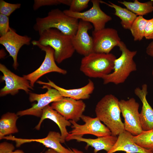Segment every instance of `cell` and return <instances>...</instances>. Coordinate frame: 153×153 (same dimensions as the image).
Instances as JSON below:
<instances>
[{
    "mask_svg": "<svg viewBox=\"0 0 153 153\" xmlns=\"http://www.w3.org/2000/svg\"><path fill=\"white\" fill-rule=\"evenodd\" d=\"M119 101L112 94L106 95L97 103L95 109L96 117L103 122L114 136L118 135L125 130L124 123L121 118Z\"/></svg>",
    "mask_w": 153,
    "mask_h": 153,
    "instance_id": "1",
    "label": "cell"
},
{
    "mask_svg": "<svg viewBox=\"0 0 153 153\" xmlns=\"http://www.w3.org/2000/svg\"><path fill=\"white\" fill-rule=\"evenodd\" d=\"M79 22L78 19L56 8L51 10L46 17L37 18L33 28L39 34L46 29L55 28L64 34L73 36L77 31Z\"/></svg>",
    "mask_w": 153,
    "mask_h": 153,
    "instance_id": "2",
    "label": "cell"
},
{
    "mask_svg": "<svg viewBox=\"0 0 153 153\" xmlns=\"http://www.w3.org/2000/svg\"><path fill=\"white\" fill-rule=\"evenodd\" d=\"M39 35L38 42L54 50L55 60L58 63L71 57L75 51L72 42V36L64 34L57 29H46Z\"/></svg>",
    "mask_w": 153,
    "mask_h": 153,
    "instance_id": "3",
    "label": "cell"
},
{
    "mask_svg": "<svg viewBox=\"0 0 153 153\" xmlns=\"http://www.w3.org/2000/svg\"><path fill=\"white\" fill-rule=\"evenodd\" d=\"M118 46L121 52V55L115 60L113 71L101 78L104 84L112 83L117 85L123 83L132 72L137 70V65L133 58L137 51L130 50L121 41Z\"/></svg>",
    "mask_w": 153,
    "mask_h": 153,
    "instance_id": "4",
    "label": "cell"
},
{
    "mask_svg": "<svg viewBox=\"0 0 153 153\" xmlns=\"http://www.w3.org/2000/svg\"><path fill=\"white\" fill-rule=\"evenodd\" d=\"M116 58L112 53L93 52L82 58L80 69L89 77L102 78L113 71Z\"/></svg>",
    "mask_w": 153,
    "mask_h": 153,
    "instance_id": "5",
    "label": "cell"
},
{
    "mask_svg": "<svg viewBox=\"0 0 153 153\" xmlns=\"http://www.w3.org/2000/svg\"><path fill=\"white\" fill-rule=\"evenodd\" d=\"M42 88L47 89V91L44 94L29 93L30 101H37V103L29 109L18 112L16 114L18 116L30 115L41 118L43 110L50 103L60 100L63 97L55 88L46 85H43Z\"/></svg>",
    "mask_w": 153,
    "mask_h": 153,
    "instance_id": "6",
    "label": "cell"
},
{
    "mask_svg": "<svg viewBox=\"0 0 153 153\" xmlns=\"http://www.w3.org/2000/svg\"><path fill=\"white\" fill-rule=\"evenodd\" d=\"M80 119L84 122V124L69 120L72 129L67 136L82 137L84 135L89 134L99 137L111 135L109 129L97 117L93 118L83 114Z\"/></svg>",
    "mask_w": 153,
    "mask_h": 153,
    "instance_id": "7",
    "label": "cell"
},
{
    "mask_svg": "<svg viewBox=\"0 0 153 153\" xmlns=\"http://www.w3.org/2000/svg\"><path fill=\"white\" fill-rule=\"evenodd\" d=\"M31 43L45 52L44 59L40 66L32 73L23 75V76L29 82L32 87L33 88L35 83L40 78L48 73L55 72L63 75L67 74V71L60 68L56 64L54 57V51L52 48L41 45L37 41H32Z\"/></svg>",
    "mask_w": 153,
    "mask_h": 153,
    "instance_id": "8",
    "label": "cell"
},
{
    "mask_svg": "<svg viewBox=\"0 0 153 153\" xmlns=\"http://www.w3.org/2000/svg\"><path fill=\"white\" fill-rule=\"evenodd\" d=\"M119 105L124 119L125 130L134 136L141 133L143 130L140 122L139 103L135 98H131L126 100H121L119 101Z\"/></svg>",
    "mask_w": 153,
    "mask_h": 153,
    "instance_id": "9",
    "label": "cell"
},
{
    "mask_svg": "<svg viewBox=\"0 0 153 153\" xmlns=\"http://www.w3.org/2000/svg\"><path fill=\"white\" fill-rule=\"evenodd\" d=\"M91 1L92 7L85 12H76L69 9L63 11L69 16L92 24L94 27V31H96L105 28L106 24L111 20L112 18L101 9L100 0H92Z\"/></svg>",
    "mask_w": 153,
    "mask_h": 153,
    "instance_id": "10",
    "label": "cell"
},
{
    "mask_svg": "<svg viewBox=\"0 0 153 153\" xmlns=\"http://www.w3.org/2000/svg\"><path fill=\"white\" fill-rule=\"evenodd\" d=\"M0 71L3 74L1 79L5 81V86L0 90V97L8 94L15 95L20 90L29 94L30 90H33L29 82L24 76L15 74L1 63L0 64Z\"/></svg>",
    "mask_w": 153,
    "mask_h": 153,
    "instance_id": "11",
    "label": "cell"
},
{
    "mask_svg": "<svg viewBox=\"0 0 153 153\" xmlns=\"http://www.w3.org/2000/svg\"><path fill=\"white\" fill-rule=\"evenodd\" d=\"M94 52L109 54L121 41L118 31L111 28H105L92 32Z\"/></svg>",
    "mask_w": 153,
    "mask_h": 153,
    "instance_id": "12",
    "label": "cell"
},
{
    "mask_svg": "<svg viewBox=\"0 0 153 153\" xmlns=\"http://www.w3.org/2000/svg\"><path fill=\"white\" fill-rule=\"evenodd\" d=\"M51 107L67 120L77 122L85 111L86 105L82 100L63 97L52 103Z\"/></svg>",
    "mask_w": 153,
    "mask_h": 153,
    "instance_id": "13",
    "label": "cell"
},
{
    "mask_svg": "<svg viewBox=\"0 0 153 153\" xmlns=\"http://www.w3.org/2000/svg\"><path fill=\"white\" fill-rule=\"evenodd\" d=\"M92 27L91 23L80 20L76 34L71 37L72 43L75 51L84 56L94 52L93 38L88 32Z\"/></svg>",
    "mask_w": 153,
    "mask_h": 153,
    "instance_id": "14",
    "label": "cell"
},
{
    "mask_svg": "<svg viewBox=\"0 0 153 153\" xmlns=\"http://www.w3.org/2000/svg\"><path fill=\"white\" fill-rule=\"evenodd\" d=\"M31 39L27 36L19 35L12 28L6 34L1 36L0 43L5 47L12 58V65L15 69H17L18 65L17 56L20 49L24 45H29Z\"/></svg>",
    "mask_w": 153,
    "mask_h": 153,
    "instance_id": "15",
    "label": "cell"
},
{
    "mask_svg": "<svg viewBox=\"0 0 153 153\" xmlns=\"http://www.w3.org/2000/svg\"><path fill=\"white\" fill-rule=\"evenodd\" d=\"M3 139L15 141L17 147L26 143L37 142L42 144L46 147L60 153H72L70 148L67 149L61 144V133L55 131H50L47 136L43 138L26 139L18 138L10 135L4 137Z\"/></svg>",
    "mask_w": 153,
    "mask_h": 153,
    "instance_id": "16",
    "label": "cell"
},
{
    "mask_svg": "<svg viewBox=\"0 0 153 153\" xmlns=\"http://www.w3.org/2000/svg\"><path fill=\"white\" fill-rule=\"evenodd\" d=\"M134 93L142 103V109L140 113V120L143 131L153 129V109L148 103L146 98L148 93L147 85L143 84L141 88H136L134 90Z\"/></svg>",
    "mask_w": 153,
    "mask_h": 153,
    "instance_id": "17",
    "label": "cell"
},
{
    "mask_svg": "<svg viewBox=\"0 0 153 153\" xmlns=\"http://www.w3.org/2000/svg\"><path fill=\"white\" fill-rule=\"evenodd\" d=\"M48 82L38 81L36 82L40 84L46 85L58 90L63 97L71 98L76 100L88 99L95 88L93 82L89 79L88 83L80 88L66 89L61 87L52 81L48 80Z\"/></svg>",
    "mask_w": 153,
    "mask_h": 153,
    "instance_id": "18",
    "label": "cell"
},
{
    "mask_svg": "<svg viewBox=\"0 0 153 153\" xmlns=\"http://www.w3.org/2000/svg\"><path fill=\"white\" fill-rule=\"evenodd\" d=\"M133 136L125 130L118 137L115 143L110 150L106 153H114L123 151L126 153H153L137 144L133 139Z\"/></svg>",
    "mask_w": 153,
    "mask_h": 153,
    "instance_id": "19",
    "label": "cell"
},
{
    "mask_svg": "<svg viewBox=\"0 0 153 153\" xmlns=\"http://www.w3.org/2000/svg\"><path fill=\"white\" fill-rule=\"evenodd\" d=\"M40 118L38 123L35 127V129L39 130L40 129L41 124L44 120L46 119H50L55 123L60 128L61 135V143H65L66 138L69 134L66 127L71 125L69 121L66 120L49 105L44 109Z\"/></svg>",
    "mask_w": 153,
    "mask_h": 153,
    "instance_id": "20",
    "label": "cell"
},
{
    "mask_svg": "<svg viewBox=\"0 0 153 153\" xmlns=\"http://www.w3.org/2000/svg\"><path fill=\"white\" fill-rule=\"evenodd\" d=\"M117 139V136L112 135L98 137L95 139L86 138L82 137L67 136L65 141H69L74 139L78 142L86 143V145L85 148L86 150L90 146L94 148V153H97L101 150H104L107 152H108L114 145Z\"/></svg>",
    "mask_w": 153,
    "mask_h": 153,
    "instance_id": "21",
    "label": "cell"
},
{
    "mask_svg": "<svg viewBox=\"0 0 153 153\" xmlns=\"http://www.w3.org/2000/svg\"><path fill=\"white\" fill-rule=\"evenodd\" d=\"M18 118L17 114L7 112L1 116L0 119V139L7 135L18 133V130L16 125Z\"/></svg>",
    "mask_w": 153,
    "mask_h": 153,
    "instance_id": "22",
    "label": "cell"
},
{
    "mask_svg": "<svg viewBox=\"0 0 153 153\" xmlns=\"http://www.w3.org/2000/svg\"><path fill=\"white\" fill-rule=\"evenodd\" d=\"M100 3H104L113 8L115 10L114 14L121 20L120 24L124 29H130L133 22L137 16L126 8H123L110 2L109 3L100 0Z\"/></svg>",
    "mask_w": 153,
    "mask_h": 153,
    "instance_id": "23",
    "label": "cell"
},
{
    "mask_svg": "<svg viewBox=\"0 0 153 153\" xmlns=\"http://www.w3.org/2000/svg\"><path fill=\"white\" fill-rule=\"evenodd\" d=\"M118 2L137 16H143L153 11V0L144 3L137 0H135L133 2L123 1H118Z\"/></svg>",
    "mask_w": 153,
    "mask_h": 153,
    "instance_id": "24",
    "label": "cell"
},
{
    "mask_svg": "<svg viewBox=\"0 0 153 153\" xmlns=\"http://www.w3.org/2000/svg\"><path fill=\"white\" fill-rule=\"evenodd\" d=\"M147 20L143 16H138L133 22L129 30L134 41H141L144 37L145 29Z\"/></svg>",
    "mask_w": 153,
    "mask_h": 153,
    "instance_id": "25",
    "label": "cell"
},
{
    "mask_svg": "<svg viewBox=\"0 0 153 153\" xmlns=\"http://www.w3.org/2000/svg\"><path fill=\"white\" fill-rule=\"evenodd\" d=\"M133 139L138 145L153 152V129L143 131L139 135L133 136Z\"/></svg>",
    "mask_w": 153,
    "mask_h": 153,
    "instance_id": "26",
    "label": "cell"
},
{
    "mask_svg": "<svg viewBox=\"0 0 153 153\" xmlns=\"http://www.w3.org/2000/svg\"><path fill=\"white\" fill-rule=\"evenodd\" d=\"M21 6L20 3H10L0 0V14L9 17L15 10L19 8Z\"/></svg>",
    "mask_w": 153,
    "mask_h": 153,
    "instance_id": "27",
    "label": "cell"
},
{
    "mask_svg": "<svg viewBox=\"0 0 153 153\" xmlns=\"http://www.w3.org/2000/svg\"><path fill=\"white\" fill-rule=\"evenodd\" d=\"M90 0H72L69 9L74 12H80L88 6Z\"/></svg>",
    "mask_w": 153,
    "mask_h": 153,
    "instance_id": "28",
    "label": "cell"
},
{
    "mask_svg": "<svg viewBox=\"0 0 153 153\" xmlns=\"http://www.w3.org/2000/svg\"><path fill=\"white\" fill-rule=\"evenodd\" d=\"M8 17L0 14V35L3 36L10 30Z\"/></svg>",
    "mask_w": 153,
    "mask_h": 153,
    "instance_id": "29",
    "label": "cell"
},
{
    "mask_svg": "<svg viewBox=\"0 0 153 153\" xmlns=\"http://www.w3.org/2000/svg\"><path fill=\"white\" fill-rule=\"evenodd\" d=\"M60 4L61 3L60 0H35L33 8L34 10H36L42 6L57 5Z\"/></svg>",
    "mask_w": 153,
    "mask_h": 153,
    "instance_id": "30",
    "label": "cell"
},
{
    "mask_svg": "<svg viewBox=\"0 0 153 153\" xmlns=\"http://www.w3.org/2000/svg\"><path fill=\"white\" fill-rule=\"evenodd\" d=\"M144 37L147 39L153 40V18L147 20L145 29Z\"/></svg>",
    "mask_w": 153,
    "mask_h": 153,
    "instance_id": "31",
    "label": "cell"
},
{
    "mask_svg": "<svg viewBox=\"0 0 153 153\" xmlns=\"http://www.w3.org/2000/svg\"><path fill=\"white\" fill-rule=\"evenodd\" d=\"M15 147L13 144L7 142L0 143V153H12Z\"/></svg>",
    "mask_w": 153,
    "mask_h": 153,
    "instance_id": "32",
    "label": "cell"
},
{
    "mask_svg": "<svg viewBox=\"0 0 153 153\" xmlns=\"http://www.w3.org/2000/svg\"><path fill=\"white\" fill-rule=\"evenodd\" d=\"M146 52L148 55L153 58V41L151 42L147 47ZM152 74L153 76V70Z\"/></svg>",
    "mask_w": 153,
    "mask_h": 153,
    "instance_id": "33",
    "label": "cell"
},
{
    "mask_svg": "<svg viewBox=\"0 0 153 153\" xmlns=\"http://www.w3.org/2000/svg\"><path fill=\"white\" fill-rule=\"evenodd\" d=\"M61 4L70 6L72 0H60Z\"/></svg>",
    "mask_w": 153,
    "mask_h": 153,
    "instance_id": "34",
    "label": "cell"
},
{
    "mask_svg": "<svg viewBox=\"0 0 153 153\" xmlns=\"http://www.w3.org/2000/svg\"><path fill=\"white\" fill-rule=\"evenodd\" d=\"M70 149L72 153H84L82 151L75 148H72Z\"/></svg>",
    "mask_w": 153,
    "mask_h": 153,
    "instance_id": "35",
    "label": "cell"
},
{
    "mask_svg": "<svg viewBox=\"0 0 153 153\" xmlns=\"http://www.w3.org/2000/svg\"><path fill=\"white\" fill-rule=\"evenodd\" d=\"M44 153H60L53 149L49 148Z\"/></svg>",
    "mask_w": 153,
    "mask_h": 153,
    "instance_id": "36",
    "label": "cell"
},
{
    "mask_svg": "<svg viewBox=\"0 0 153 153\" xmlns=\"http://www.w3.org/2000/svg\"><path fill=\"white\" fill-rule=\"evenodd\" d=\"M12 153H25L23 150H17L14 151Z\"/></svg>",
    "mask_w": 153,
    "mask_h": 153,
    "instance_id": "37",
    "label": "cell"
}]
</instances>
